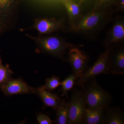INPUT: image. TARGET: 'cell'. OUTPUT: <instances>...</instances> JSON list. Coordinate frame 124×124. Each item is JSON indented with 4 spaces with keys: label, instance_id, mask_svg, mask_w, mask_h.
Returning a JSON list of instances; mask_svg holds the SVG:
<instances>
[{
    "label": "cell",
    "instance_id": "obj_8",
    "mask_svg": "<svg viewBox=\"0 0 124 124\" xmlns=\"http://www.w3.org/2000/svg\"><path fill=\"white\" fill-rule=\"evenodd\" d=\"M68 60L71 65L73 73L77 76L78 79L87 68L88 56L79 47H72L69 49Z\"/></svg>",
    "mask_w": 124,
    "mask_h": 124
},
{
    "label": "cell",
    "instance_id": "obj_18",
    "mask_svg": "<svg viewBox=\"0 0 124 124\" xmlns=\"http://www.w3.org/2000/svg\"><path fill=\"white\" fill-rule=\"evenodd\" d=\"M13 73V72L10 69L9 64L3 65L0 50V84L7 82Z\"/></svg>",
    "mask_w": 124,
    "mask_h": 124
},
{
    "label": "cell",
    "instance_id": "obj_17",
    "mask_svg": "<svg viewBox=\"0 0 124 124\" xmlns=\"http://www.w3.org/2000/svg\"><path fill=\"white\" fill-rule=\"evenodd\" d=\"M77 79V76L73 73L61 82L60 85L62 86L61 91L62 92V96L67 97L68 92L73 88L75 85L77 84L75 82Z\"/></svg>",
    "mask_w": 124,
    "mask_h": 124
},
{
    "label": "cell",
    "instance_id": "obj_7",
    "mask_svg": "<svg viewBox=\"0 0 124 124\" xmlns=\"http://www.w3.org/2000/svg\"><path fill=\"white\" fill-rule=\"evenodd\" d=\"M64 27L63 19H57L53 18L41 17L36 18L31 26L20 29V31L23 32L35 29L38 32L39 36L45 35L56 32L60 29H63Z\"/></svg>",
    "mask_w": 124,
    "mask_h": 124
},
{
    "label": "cell",
    "instance_id": "obj_2",
    "mask_svg": "<svg viewBox=\"0 0 124 124\" xmlns=\"http://www.w3.org/2000/svg\"><path fill=\"white\" fill-rule=\"evenodd\" d=\"M26 35L35 43L36 53L46 54L62 60H64V54L68 49L83 46L82 45L69 43L64 38L57 35H48L36 37L28 34Z\"/></svg>",
    "mask_w": 124,
    "mask_h": 124
},
{
    "label": "cell",
    "instance_id": "obj_4",
    "mask_svg": "<svg viewBox=\"0 0 124 124\" xmlns=\"http://www.w3.org/2000/svg\"><path fill=\"white\" fill-rule=\"evenodd\" d=\"M19 0H0V36L15 28L19 14Z\"/></svg>",
    "mask_w": 124,
    "mask_h": 124
},
{
    "label": "cell",
    "instance_id": "obj_9",
    "mask_svg": "<svg viewBox=\"0 0 124 124\" xmlns=\"http://www.w3.org/2000/svg\"><path fill=\"white\" fill-rule=\"evenodd\" d=\"M0 89L5 95L35 93L36 89L29 86L22 79L10 78L7 82L0 84Z\"/></svg>",
    "mask_w": 124,
    "mask_h": 124
},
{
    "label": "cell",
    "instance_id": "obj_13",
    "mask_svg": "<svg viewBox=\"0 0 124 124\" xmlns=\"http://www.w3.org/2000/svg\"><path fill=\"white\" fill-rule=\"evenodd\" d=\"M35 93L39 96L45 106L50 108L54 110H57L62 101L57 94L42 89L39 87L36 89Z\"/></svg>",
    "mask_w": 124,
    "mask_h": 124
},
{
    "label": "cell",
    "instance_id": "obj_20",
    "mask_svg": "<svg viewBox=\"0 0 124 124\" xmlns=\"http://www.w3.org/2000/svg\"><path fill=\"white\" fill-rule=\"evenodd\" d=\"M37 120L38 123L40 124H51L53 123L51 119L44 114H38Z\"/></svg>",
    "mask_w": 124,
    "mask_h": 124
},
{
    "label": "cell",
    "instance_id": "obj_10",
    "mask_svg": "<svg viewBox=\"0 0 124 124\" xmlns=\"http://www.w3.org/2000/svg\"><path fill=\"white\" fill-rule=\"evenodd\" d=\"M108 48L109 50L110 73L113 75H124V47L116 44Z\"/></svg>",
    "mask_w": 124,
    "mask_h": 124
},
{
    "label": "cell",
    "instance_id": "obj_12",
    "mask_svg": "<svg viewBox=\"0 0 124 124\" xmlns=\"http://www.w3.org/2000/svg\"><path fill=\"white\" fill-rule=\"evenodd\" d=\"M102 124H124V113L120 108L116 107H108L104 108Z\"/></svg>",
    "mask_w": 124,
    "mask_h": 124
},
{
    "label": "cell",
    "instance_id": "obj_14",
    "mask_svg": "<svg viewBox=\"0 0 124 124\" xmlns=\"http://www.w3.org/2000/svg\"><path fill=\"white\" fill-rule=\"evenodd\" d=\"M103 109H92L86 108L83 118L82 124H102Z\"/></svg>",
    "mask_w": 124,
    "mask_h": 124
},
{
    "label": "cell",
    "instance_id": "obj_3",
    "mask_svg": "<svg viewBox=\"0 0 124 124\" xmlns=\"http://www.w3.org/2000/svg\"><path fill=\"white\" fill-rule=\"evenodd\" d=\"M82 87L86 108L104 109L108 106L111 96L96 82L94 78L87 81Z\"/></svg>",
    "mask_w": 124,
    "mask_h": 124
},
{
    "label": "cell",
    "instance_id": "obj_19",
    "mask_svg": "<svg viewBox=\"0 0 124 124\" xmlns=\"http://www.w3.org/2000/svg\"><path fill=\"white\" fill-rule=\"evenodd\" d=\"M61 84L59 77L55 76L47 78L46 80V84L45 85L40 86V88L49 91H53L57 88Z\"/></svg>",
    "mask_w": 124,
    "mask_h": 124
},
{
    "label": "cell",
    "instance_id": "obj_21",
    "mask_svg": "<svg viewBox=\"0 0 124 124\" xmlns=\"http://www.w3.org/2000/svg\"><path fill=\"white\" fill-rule=\"evenodd\" d=\"M117 8L116 9L115 12L121 11L124 12V0H119L118 2H116Z\"/></svg>",
    "mask_w": 124,
    "mask_h": 124
},
{
    "label": "cell",
    "instance_id": "obj_5",
    "mask_svg": "<svg viewBox=\"0 0 124 124\" xmlns=\"http://www.w3.org/2000/svg\"><path fill=\"white\" fill-rule=\"evenodd\" d=\"M99 56L97 61L92 66L87 68L83 74L77 79V84L81 86L89 80L102 74L110 73L109 50L108 48Z\"/></svg>",
    "mask_w": 124,
    "mask_h": 124
},
{
    "label": "cell",
    "instance_id": "obj_16",
    "mask_svg": "<svg viewBox=\"0 0 124 124\" xmlns=\"http://www.w3.org/2000/svg\"><path fill=\"white\" fill-rule=\"evenodd\" d=\"M56 122L59 124H68V104L62 100L57 109Z\"/></svg>",
    "mask_w": 124,
    "mask_h": 124
},
{
    "label": "cell",
    "instance_id": "obj_15",
    "mask_svg": "<svg viewBox=\"0 0 124 124\" xmlns=\"http://www.w3.org/2000/svg\"><path fill=\"white\" fill-rule=\"evenodd\" d=\"M63 4L68 15V23L74 22L82 15L79 4L68 0L65 1Z\"/></svg>",
    "mask_w": 124,
    "mask_h": 124
},
{
    "label": "cell",
    "instance_id": "obj_6",
    "mask_svg": "<svg viewBox=\"0 0 124 124\" xmlns=\"http://www.w3.org/2000/svg\"><path fill=\"white\" fill-rule=\"evenodd\" d=\"M68 104V124H82L86 106L82 91L75 89Z\"/></svg>",
    "mask_w": 124,
    "mask_h": 124
},
{
    "label": "cell",
    "instance_id": "obj_1",
    "mask_svg": "<svg viewBox=\"0 0 124 124\" xmlns=\"http://www.w3.org/2000/svg\"><path fill=\"white\" fill-rule=\"evenodd\" d=\"M109 9L96 10L85 15H82L72 22L64 27L65 31L78 34L91 40H95L98 34L104 28L112 19L115 11Z\"/></svg>",
    "mask_w": 124,
    "mask_h": 124
},
{
    "label": "cell",
    "instance_id": "obj_11",
    "mask_svg": "<svg viewBox=\"0 0 124 124\" xmlns=\"http://www.w3.org/2000/svg\"><path fill=\"white\" fill-rule=\"evenodd\" d=\"M124 40V19L122 17L116 18L113 26L103 41L105 48L123 43Z\"/></svg>",
    "mask_w": 124,
    "mask_h": 124
}]
</instances>
